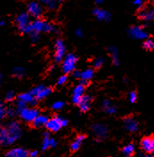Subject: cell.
Returning <instances> with one entry per match:
<instances>
[{"instance_id": "1", "label": "cell", "mask_w": 154, "mask_h": 157, "mask_svg": "<svg viewBox=\"0 0 154 157\" xmlns=\"http://www.w3.org/2000/svg\"><path fill=\"white\" fill-rule=\"evenodd\" d=\"M22 136V129L17 122H11L5 128H0V145L7 147L13 145Z\"/></svg>"}, {"instance_id": "2", "label": "cell", "mask_w": 154, "mask_h": 157, "mask_svg": "<svg viewBox=\"0 0 154 157\" xmlns=\"http://www.w3.org/2000/svg\"><path fill=\"white\" fill-rule=\"evenodd\" d=\"M57 31L56 28L54 25L50 24L47 21H41L39 19L35 20L34 21L30 22V27H29V34L30 32H55Z\"/></svg>"}, {"instance_id": "3", "label": "cell", "mask_w": 154, "mask_h": 157, "mask_svg": "<svg viewBox=\"0 0 154 157\" xmlns=\"http://www.w3.org/2000/svg\"><path fill=\"white\" fill-rule=\"evenodd\" d=\"M68 125V121L66 119L62 118L61 116H54L53 118L49 119L48 122L45 125L47 127V129L53 132H56L59 130H61L62 127H65Z\"/></svg>"}, {"instance_id": "4", "label": "cell", "mask_w": 154, "mask_h": 157, "mask_svg": "<svg viewBox=\"0 0 154 157\" xmlns=\"http://www.w3.org/2000/svg\"><path fill=\"white\" fill-rule=\"evenodd\" d=\"M18 29L22 33L29 34V27L30 24V17L27 13H21L18 14L15 20Z\"/></svg>"}, {"instance_id": "5", "label": "cell", "mask_w": 154, "mask_h": 157, "mask_svg": "<svg viewBox=\"0 0 154 157\" xmlns=\"http://www.w3.org/2000/svg\"><path fill=\"white\" fill-rule=\"evenodd\" d=\"M77 61H78V58L75 54L68 53L67 55H65L63 59V71L65 74L71 73L75 70Z\"/></svg>"}, {"instance_id": "6", "label": "cell", "mask_w": 154, "mask_h": 157, "mask_svg": "<svg viewBox=\"0 0 154 157\" xmlns=\"http://www.w3.org/2000/svg\"><path fill=\"white\" fill-rule=\"evenodd\" d=\"M18 114L21 116V118L22 120H24L25 122H31L32 123L34 119L38 116V111L35 108H30L26 107V108L19 110Z\"/></svg>"}, {"instance_id": "7", "label": "cell", "mask_w": 154, "mask_h": 157, "mask_svg": "<svg viewBox=\"0 0 154 157\" xmlns=\"http://www.w3.org/2000/svg\"><path fill=\"white\" fill-rule=\"evenodd\" d=\"M128 34L131 38L134 39H139V40H144V39H147L148 37V33L145 30L139 27V26H134L128 29Z\"/></svg>"}, {"instance_id": "8", "label": "cell", "mask_w": 154, "mask_h": 157, "mask_svg": "<svg viewBox=\"0 0 154 157\" xmlns=\"http://www.w3.org/2000/svg\"><path fill=\"white\" fill-rule=\"evenodd\" d=\"M66 48L63 41L62 39H57L55 42V59L56 62H61L65 56Z\"/></svg>"}, {"instance_id": "9", "label": "cell", "mask_w": 154, "mask_h": 157, "mask_svg": "<svg viewBox=\"0 0 154 157\" xmlns=\"http://www.w3.org/2000/svg\"><path fill=\"white\" fill-rule=\"evenodd\" d=\"M27 9H28V14L30 16L34 17V18H39L42 14V12H43L41 6L36 1L30 2L27 6Z\"/></svg>"}, {"instance_id": "10", "label": "cell", "mask_w": 154, "mask_h": 157, "mask_svg": "<svg viewBox=\"0 0 154 157\" xmlns=\"http://www.w3.org/2000/svg\"><path fill=\"white\" fill-rule=\"evenodd\" d=\"M92 131L94 134L100 139H103L105 138L108 134V128L104 124H94L92 126Z\"/></svg>"}, {"instance_id": "11", "label": "cell", "mask_w": 154, "mask_h": 157, "mask_svg": "<svg viewBox=\"0 0 154 157\" xmlns=\"http://www.w3.org/2000/svg\"><path fill=\"white\" fill-rule=\"evenodd\" d=\"M138 16L140 17V19H142L143 21H152L154 17V10L152 7H144L140 10Z\"/></svg>"}, {"instance_id": "12", "label": "cell", "mask_w": 154, "mask_h": 157, "mask_svg": "<svg viewBox=\"0 0 154 157\" xmlns=\"http://www.w3.org/2000/svg\"><path fill=\"white\" fill-rule=\"evenodd\" d=\"M141 147L146 153L154 152V140L152 137H146L141 141Z\"/></svg>"}, {"instance_id": "13", "label": "cell", "mask_w": 154, "mask_h": 157, "mask_svg": "<svg viewBox=\"0 0 154 157\" xmlns=\"http://www.w3.org/2000/svg\"><path fill=\"white\" fill-rule=\"evenodd\" d=\"M93 14L96 17V19L101 21H109L111 18V15L107 11L101 8H95L93 11Z\"/></svg>"}, {"instance_id": "14", "label": "cell", "mask_w": 154, "mask_h": 157, "mask_svg": "<svg viewBox=\"0 0 154 157\" xmlns=\"http://www.w3.org/2000/svg\"><path fill=\"white\" fill-rule=\"evenodd\" d=\"M83 95H84V86L81 85V84L77 85L74 88L72 92V99H71V100H72L73 103L78 105Z\"/></svg>"}, {"instance_id": "15", "label": "cell", "mask_w": 154, "mask_h": 157, "mask_svg": "<svg viewBox=\"0 0 154 157\" xmlns=\"http://www.w3.org/2000/svg\"><path fill=\"white\" fill-rule=\"evenodd\" d=\"M124 124H125L126 129L130 132H135L138 130L137 121L134 119L133 117H127L124 120Z\"/></svg>"}, {"instance_id": "16", "label": "cell", "mask_w": 154, "mask_h": 157, "mask_svg": "<svg viewBox=\"0 0 154 157\" xmlns=\"http://www.w3.org/2000/svg\"><path fill=\"white\" fill-rule=\"evenodd\" d=\"M92 102V97L89 95H83L79 102V107L82 112H87L90 108V105Z\"/></svg>"}, {"instance_id": "17", "label": "cell", "mask_w": 154, "mask_h": 157, "mask_svg": "<svg viewBox=\"0 0 154 157\" xmlns=\"http://www.w3.org/2000/svg\"><path fill=\"white\" fill-rule=\"evenodd\" d=\"M6 157H28V152L22 147H15L9 150Z\"/></svg>"}, {"instance_id": "18", "label": "cell", "mask_w": 154, "mask_h": 157, "mask_svg": "<svg viewBox=\"0 0 154 157\" xmlns=\"http://www.w3.org/2000/svg\"><path fill=\"white\" fill-rule=\"evenodd\" d=\"M18 99L24 102L26 104L30 103V105L35 106L37 104V100L35 99V97L30 94V92H24V93H22L18 96Z\"/></svg>"}, {"instance_id": "19", "label": "cell", "mask_w": 154, "mask_h": 157, "mask_svg": "<svg viewBox=\"0 0 154 157\" xmlns=\"http://www.w3.org/2000/svg\"><path fill=\"white\" fill-rule=\"evenodd\" d=\"M49 118L47 116H44V115H38L37 116L34 121H33V125L35 127H41V126H44L46 125L47 123L48 122Z\"/></svg>"}, {"instance_id": "20", "label": "cell", "mask_w": 154, "mask_h": 157, "mask_svg": "<svg viewBox=\"0 0 154 157\" xmlns=\"http://www.w3.org/2000/svg\"><path fill=\"white\" fill-rule=\"evenodd\" d=\"M85 138H86L85 135H79V136H78L77 139L73 141L72 143H71V151L75 152V151H78L79 149L80 148L81 144L83 143Z\"/></svg>"}, {"instance_id": "21", "label": "cell", "mask_w": 154, "mask_h": 157, "mask_svg": "<svg viewBox=\"0 0 154 157\" xmlns=\"http://www.w3.org/2000/svg\"><path fill=\"white\" fill-rule=\"evenodd\" d=\"M51 92H52V89H51L50 87H46V86H44V87L42 88V90L35 96V99H36V100H41V99L47 98L48 95L51 94Z\"/></svg>"}, {"instance_id": "22", "label": "cell", "mask_w": 154, "mask_h": 157, "mask_svg": "<svg viewBox=\"0 0 154 157\" xmlns=\"http://www.w3.org/2000/svg\"><path fill=\"white\" fill-rule=\"evenodd\" d=\"M109 52L111 56L114 65H116V66L119 65L120 62H119V51L118 49L114 46H111V47H109Z\"/></svg>"}, {"instance_id": "23", "label": "cell", "mask_w": 154, "mask_h": 157, "mask_svg": "<svg viewBox=\"0 0 154 157\" xmlns=\"http://www.w3.org/2000/svg\"><path fill=\"white\" fill-rule=\"evenodd\" d=\"M94 75H95L94 70H93L92 68H87V69H86V70H84L83 72H81V74H80V78H81V80H86V81L88 82L90 79L93 78Z\"/></svg>"}, {"instance_id": "24", "label": "cell", "mask_w": 154, "mask_h": 157, "mask_svg": "<svg viewBox=\"0 0 154 157\" xmlns=\"http://www.w3.org/2000/svg\"><path fill=\"white\" fill-rule=\"evenodd\" d=\"M122 152L126 156H132L135 153V145L128 144V145L125 146L122 149Z\"/></svg>"}, {"instance_id": "25", "label": "cell", "mask_w": 154, "mask_h": 157, "mask_svg": "<svg viewBox=\"0 0 154 157\" xmlns=\"http://www.w3.org/2000/svg\"><path fill=\"white\" fill-rule=\"evenodd\" d=\"M43 5H45L50 10H54L57 7L58 3L56 0H39Z\"/></svg>"}, {"instance_id": "26", "label": "cell", "mask_w": 154, "mask_h": 157, "mask_svg": "<svg viewBox=\"0 0 154 157\" xmlns=\"http://www.w3.org/2000/svg\"><path fill=\"white\" fill-rule=\"evenodd\" d=\"M143 47L145 50L152 51L154 48V43L152 39H146L145 41L143 43Z\"/></svg>"}, {"instance_id": "27", "label": "cell", "mask_w": 154, "mask_h": 157, "mask_svg": "<svg viewBox=\"0 0 154 157\" xmlns=\"http://www.w3.org/2000/svg\"><path fill=\"white\" fill-rule=\"evenodd\" d=\"M13 74L17 77H22L24 75L25 71L22 67H14L13 70Z\"/></svg>"}, {"instance_id": "28", "label": "cell", "mask_w": 154, "mask_h": 157, "mask_svg": "<svg viewBox=\"0 0 154 157\" xmlns=\"http://www.w3.org/2000/svg\"><path fill=\"white\" fill-rule=\"evenodd\" d=\"M103 59L101 58V57L96 58L93 62V65H94L95 68H100L101 67L103 66Z\"/></svg>"}, {"instance_id": "29", "label": "cell", "mask_w": 154, "mask_h": 157, "mask_svg": "<svg viewBox=\"0 0 154 157\" xmlns=\"http://www.w3.org/2000/svg\"><path fill=\"white\" fill-rule=\"evenodd\" d=\"M104 110H105V112L107 114H109V115H113V114H115V113L117 112V108H116L115 106L111 104V105L108 106Z\"/></svg>"}, {"instance_id": "30", "label": "cell", "mask_w": 154, "mask_h": 157, "mask_svg": "<svg viewBox=\"0 0 154 157\" xmlns=\"http://www.w3.org/2000/svg\"><path fill=\"white\" fill-rule=\"evenodd\" d=\"M49 141H50L49 136H45V137H44L43 143H42V150H47V149L50 147H49Z\"/></svg>"}, {"instance_id": "31", "label": "cell", "mask_w": 154, "mask_h": 157, "mask_svg": "<svg viewBox=\"0 0 154 157\" xmlns=\"http://www.w3.org/2000/svg\"><path fill=\"white\" fill-rule=\"evenodd\" d=\"M64 107V102L63 101H56L52 105V108L55 110H60Z\"/></svg>"}, {"instance_id": "32", "label": "cell", "mask_w": 154, "mask_h": 157, "mask_svg": "<svg viewBox=\"0 0 154 157\" xmlns=\"http://www.w3.org/2000/svg\"><path fill=\"white\" fill-rule=\"evenodd\" d=\"M128 99L131 103H135L137 100V94L136 91H131L128 95Z\"/></svg>"}, {"instance_id": "33", "label": "cell", "mask_w": 154, "mask_h": 157, "mask_svg": "<svg viewBox=\"0 0 154 157\" xmlns=\"http://www.w3.org/2000/svg\"><path fill=\"white\" fill-rule=\"evenodd\" d=\"M6 116V108L3 105V102L0 100V121Z\"/></svg>"}, {"instance_id": "34", "label": "cell", "mask_w": 154, "mask_h": 157, "mask_svg": "<svg viewBox=\"0 0 154 157\" xmlns=\"http://www.w3.org/2000/svg\"><path fill=\"white\" fill-rule=\"evenodd\" d=\"M44 87V85H38V86H37V87H35V88H33L32 90L30 91V94L31 95H33L34 97L39 92V91L42 90V88Z\"/></svg>"}, {"instance_id": "35", "label": "cell", "mask_w": 154, "mask_h": 157, "mask_svg": "<svg viewBox=\"0 0 154 157\" xmlns=\"http://www.w3.org/2000/svg\"><path fill=\"white\" fill-rule=\"evenodd\" d=\"M67 79H68V77H67V75H61L59 78H58V81H57V84L58 85H63V84H64L66 82H67Z\"/></svg>"}, {"instance_id": "36", "label": "cell", "mask_w": 154, "mask_h": 157, "mask_svg": "<svg viewBox=\"0 0 154 157\" xmlns=\"http://www.w3.org/2000/svg\"><path fill=\"white\" fill-rule=\"evenodd\" d=\"M14 97H15L14 92L10 91L6 94V101H12L13 99H14Z\"/></svg>"}, {"instance_id": "37", "label": "cell", "mask_w": 154, "mask_h": 157, "mask_svg": "<svg viewBox=\"0 0 154 157\" xmlns=\"http://www.w3.org/2000/svg\"><path fill=\"white\" fill-rule=\"evenodd\" d=\"M16 108H17V111H19V110H21V109H22V108H26V103H24V102H22V101H21V100H17L16 101Z\"/></svg>"}, {"instance_id": "38", "label": "cell", "mask_w": 154, "mask_h": 157, "mask_svg": "<svg viewBox=\"0 0 154 157\" xmlns=\"http://www.w3.org/2000/svg\"><path fill=\"white\" fill-rule=\"evenodd\" d=\"M30 38H31L32 42H37L39 38V34L37 33V32H30Z\"/></svg>"}, {"instance_id": "39", "label": "cell", "mask_w": 154, "mask_h": 157, "mask_svg": "<svg viewBox=\"0 0 154 157\" xmlns=\"http://www.w3.org/2000/svg\"><path fill=\"white\" fill-rule=\"evenodd\" d=\"M14 114H15V110L14 109V108H7V109H6V116H8L10 117H12V116H14Z\"/></svg>"}, {"instance_id": "40", "label": "cell", "mask_w": 154, "mask_h": 157, "mask_svg": "<svg viewBox=\"0 0 154 157\" xmlns=\"http://www.w3.org/2000/svg\"><path fill=\"white\" fill-rule=\"evenodd\" d=\"M143 4H144V0H135V1H134V5H135L136 6H137L138 9L142 7Z\"/></svg>"}, {"instance_id": "41", "label": "cell", "mask_w": 154, "mask_h": 157, "mask_svg": "<svg viewBox=\"0 0 154 157\" xmlns=\"http://www.w3.org/2000/svg\"><path fill=\"white\" fill-rule=\"evenodd\" d=\"M57 146V141L55 139H50L49 141V147H55Z\"/></svg>"}, {"instance_id": "42", "label": "cell", "mask_w": 154, "mask_h": 157, "mask_svg": "<svg viewBox=\"0 0 154 157\" xmlns=\"http://www.w3.org/2000/svg\"><path fill=\"white\" fill-rule=\"evenodd\" d=\"M111 105V102H110V100L109 99H104L103 101V109H105L108 106H110Z\"/></svg>"}, {"instance_id": "43", "label": "cell", "mask_w": 154, "mask_h": 157, "mask_svg": "<svg viewBox=\"0 0 154 157\" xmlns=\"http://www.w3.org/2000/svg\"><path fill=\"white\" fill-rule=\"evenodd\" d=\"M80 74H81V72L79 71V70H74V71H72L73 76L76 77V78H80Z\"/></svg>"}, {"instance_id": "44", "label": "cell", "mask_w": 154, "mask_h": 157, "mask_svg": "<svg viewBox=\"0 0 154 157\" xmlns=\"http://www.w3.org/2000/svg\"><path fill=\"white\" fill-rule=\"evenodd\" d=\"M28 157H38V151H31L28 153Z\"/></svg>"}, {"instance_id": "45", "label": "cell", "mask_w": 154, "mask_h": 157, "mask_svg": "<svg viewBox=\"0 0 154 157\" xmlns=\"http://www.w3.org/2000/svg\"><path fill=\"white\" fill-rule=\"evenodd\" d=\"M76 35H77L79 37H82V36H83V30H82L80 28H79V29L76 30Z\"/></svg>"}, {"instance_id": "46", "label": "cell", "mask_w": 154, "mask_h": 157, "mask_svg": "<svg viewBox=\"0 0 154 157\" xmlns=\"http://www.w3.org/2000/svg\"><path fill=\"white\" fill-rule=\"evenodd\" d=\"M95 2L97 5H101V4H103V3L104 2V0H95Z\"/></svg>"}, {"instance_id": "47", "label": "cell", "mask_w": 154, "mask_h": 157, "mask_svg": "<svg viewBox=\"0 0 154 157\" xmlns=\"http://www.w3.org/2000/svg\"><path fill=\"white\" fill-rule=\"evenodd\" d=\"M6 24V21H0V26H4Z\"/></svg>"}, {"instance_id": "48", "label": "cell", "mask_w": 154, "mask_h": 157, "mask_svg": "<svg viewBox=\"0 0 154 157\" xmlns=\"http://www.w3.org/2000/svg\"><path fill=\"white\" fill-rule=\"evenodd\" d=\"M142 157H152V155H143Z\"/></svg>"}, {"instance_id": "49", "label": "cell", "mask_w": 154, "mask_h": 157, "mask_svg": "<svg viewBox=\"0 0 154 157\" xmlns=\"http://www.w3.org/2000/svg\"><path fill=\"white\" fill-rule=\"evenodd\" d=\"M57 1V3H58V4H59V3H61V2H62V1H63V0H56Z\"/></svg>"}, {"instance_id": "50", "label": "cell", "mask_w": 154, "mask_h": 157, "mask_svg": "<svg viewBox=\"0 0 154 157\" xmlns=\"http://www.w3.org/2000/svg\"><path fill=\"white\" fill-rule=\"evenodd\" d=\"M1 81H2V75H0V83H1Z\"/></svg>"}]
</instances>
